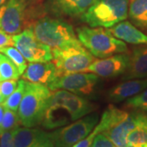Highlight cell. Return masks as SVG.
Masks as SVG:
<instances>
[{"label": "cell", "mask_w": 147, "mask_h": 147, "mask_svg": "<svg viewBox=\"0 0 147 147\" xmlns=\"http://www.w3.org/2000/svg\"><path fill=\"white\" fill-rule=\"evenodd\" d=\"M42 0H8L0 7V30L15 35L45 16Z\"/></svg>", "instance_id": "6da1fadb"}, {"label": "cell", "mask_w": 147, "mask_h": 147, "mask_svg": "<svg viewBox=\"0 0 147 147\" xmlns=\"http://www.w3.org/2000/svg\"><path fill=\"white\" fill-rule=\"evenodd\" d=\"M51 95L47 85L27 81L25 94L17 110L20 124L26 127L41 124Z\"/></svg>", "instance_id": "7a4b0ae2"}, {"label": "cell", "mask_w": 147, "mask_h": 147, "mask_svg": "<svg viewBox=\"0 0 147 147\" xmlns=\"http://www.w3.org/2000/svg\"><path fill=\"white\" fill-rule=\"evenodd\" d=\"M32 28L37 39L51 48L83 46L72 26L61 19L43 16L35 21Z\"/></svg>", "instance_id": "3957f363"}, {"label": "cell", "mask_w": 147, "mask_h": 147, "mask_svg": "<svg viewBox=\"0 0 147 147\" xmlns=\"http://www.w3.org/2000/svg\"><path fill=\"white\" fill-rule=\"evenodd\" d=\"M76 33L82 45L95 57L106 58L127 52L126 43L113 36L107 29L81 26Z\"/></svg>", "instance_id": "277c9868"}, {"label": "cell", "mask_w": 147, "mask_h": 147, "mask_svg": "<svg viewBox=\"0 0 147 147\" xmlns=\"http://www.w3.org/2000/svg\"><path fill=\"white\" fill-rule=\"evenodd\" d=\"M128 0H96L81 16L90 27L110 28L128 16Z\"/></svg>", "instance_id": "5b68a950"}, {"label": "cell", "mask_w": 147, "mask_h": 147, "mask_svg": "<svg viewBox=\"0 0 147 147\" xmlns=\"http://www.w3.org/2000/svg\"><path fill=\"white\" fill-rule=\"evenodd\" d=\"M52 53L53 62L56 65L57 77L83 72L96 60L94 56L84 46L64 49L52 48Z\"/></svg>", "instance_id": "8992f818"}, {"label": "cell", "mask_w": 147, "mask_h": 147, "mask_svg": "<svg viewBox=\"0 0 147 147\" xmlns=\"http://www.w3.org/2000/svg\"><path fill=\"white\" fill-rule=\"evenodd\" d=\"M99 120L97 113L84 116L67 126L59 127L51 132L55 147H73L88 137Z\"/></svg>", "instance_id": "52a82bcc"}, {"label": "cell", "mask_w": 147, "mask_h": 147, "mask_svg": "<svg viewBox=\"0 0 147 147\" xmlns=\"http://www.w3.org/2000/svg\"><path fill=\"white\" fill-rule=\"evenodd\" d=\"M12 39L13 45L29 62H47L53 60L52 48L37 39L32 27L12 35Z\"/></svg>", "instance_id": "ba28073f"}, {"label": "cell", "mask_w": 147, "mask_h": 147, "mask_svg": "<svg viewBox=\"0 0 147 147\" xmlns=\"http://www.w3.org/2000/svg\"><path fill=\"white\" fill-rule=\"evenodd\" d=\"M99 80V76L93 73L79 72L57 77L47 86L51 91L66 90L81 96H90L94 94Z\"/></svg>", "instance_id": "9c48e42d"}, {"label": "cell", "mask_w": 147, "mask_h": 147, "mask_svg": "<svg viewBox=\"0 0 147 147\" xmlns=\"http://www.w3.org/2000/svg\"><path fill=\"white\" fill-rule=\"evenodd\" d=\"M48 105H57L64 109L69 115L71 121L77 120L96 109V106L86 98L61 89L52 92Z\"/></svg>", "instance_id": "30bf717a"}, {"label": "cell", "mask_w": 147, "mask_h": 147, "mask_svg": "<svg viewBox=\"0 0 147 147\" xmlns=\"http://www.w3.org/2000/svg\"><path fill=\"white\" fill-rule=\"evenodd\" d=\"M130 56L119 53L109 57L95 60L83 72L93 73L102 78H114L126 72L129 65Z\"/></svg>", "instance_id": "8fae6325"}, {"label": "cell", "mask_w": 147, "mask_h": 147, "mask_svg": "<svg viewBox=\"0 0 147 147\" xmlns=\"http://www.w3.org/2000/svg\"><path fill=\"white\" fill-rule=\"evenodd\" d=\"M14 147H55L51 132L40 128L18 127L14 130Z\"/></svg>", "instance_id": "7c38bea8"}, {"label": "cell", "mask_w": 147, "mask_h": 147, "mask_svg": "<svg viewBox=\"0 0 147 147\" xmlns=\"http://www.w3.org/2000/svg\"><path fill=\"white\" fill-rule=\"evenodd\" d=\"M96 0H47L44 3L47 13L56 16H82Z\"/></svg>", "instance_id": "4fadbf2b"}, {"label": "cell", "mask_w": 147, "mask_h": 147, "mask_svg": "<svg viewBox=\"0 0 147 147\" xmlns=\"http://www.w3.org/2000/svg\"><path fill=\"white\" fill-rule=\"evenodd\" d=\"M137 122V113L126 112L124 115L115 121L111 127L102 133L110 139L117 147H126L127 138L134 128Z\"/></svg>", "instance_id": "5bb4252c"}, {"label": "cell", "mask_w": 147, "mask_h": 147, "mask_svg": "<svg viewBox=\"0 0 147 147\" xmlns=\"http://www.w3.org/2000/svg\"><path fill=\"white\" fill-rule=\"evenodd\" d=\"M57 78L56 65L53 61L30 62L22 74V79L31 83L47 85Z\"/></svg>", "instance_id": "9a60e30c"}, {"label": "cell", "mask_w": 147, "mask_h": 147, "mask_svg": "<svg viewBox=\"0 0 147 147\" xmlns=\"http://www.w3.org/2000/svg\"><path fill=\"white\" fill-rule=\"evenodd\" d=\"M147 88V78L128 79L117 84L107 92L110 101L119 103L142 92Z\"/></svg>", "instance_id": "2e32d148"}, {"label": "cell", "mask_w": 147, "mask_h": 147, "mask_svg": "<svg viewBox=\"0 0 147 147\" xmlns=\"http://www.w3.org/2000/svg\"><path fill=\"white\" fill-rule=\"evenodd\" d=\"M147 78V45L136 47L130 56L123 80Z\"/></svg>", "instance_id": "e0dca14e"}, {"label": "cell", "mask_w": 147, "mask_h": 147, "mask_svg": "<svg viewBox=\"0 0 147 147\" xmlns=\"http://www.w3.org/2000/svg\"><path fill=\"white\" fill-rule=\"evenodd\" d=\"M107 30L113 36L123 42L136 45H147L146 34L129 21H120Z\"/></svg>", "instance_id": "ac0fdd59"}, {"label": "cell", "mask_w": 147, "mask_h": 147, "mask_svg": "<svg viewBox=\"0 0 147 147\" xmlns=\"http://www.w3.org/2000/svg\"><path fill=\"white\" fill-rule=\"evenodd\" d=\"M71 122L70 116L65 110L57 106L48 105L41 125L45 129H55L68 124Z\"/></svg>", "instance_id": "d6986e66"}, {"label": "cell", "mask_w": 147, "mask_h": 147, "mask_svg": "<svg viewBox=\"0 0 147 147\" xmlns=\"http://www.w3.org/2000/svg\"><path fill=\"white\" fill-rule=\"evenodd\" d=\"M127 142L134 146L147 145V114L145 112L137 113L136 125L129 132Z\"/></svg>", "instance_id": "ffe728a7"}, {"label": "cell", "mask_w": 147, "mask_h": 147, "mask_svg": "<svg viewBox=\"0 0 147 147\" xmlns=\"http://www.w3.org/2000/svg\"><path fill=\"white\" fill-rule=\"evenodd\" d=\"M128 16L136 26L147 31V0H131Z\"/></svg>", "instance_id": "44dd1931"}, {"label": "cell", "mask_w": 147, "mask_h": 147, "mask_svg": "<svg viewBox=\"0 0 147 147\" xmlns=\"http://www.w3.org/2000/svg\"><path fill=\"white\" fill-rule=\"evenodd\" d=\"M27 81L25 79H21L17 82V86L14 92L6 99L2 105L4 107V109L17 111L21 100L23 98V96L25 94L26 87Z\"/></svg>", "instance_id": "7402d4cb"}, {"label": "cell", "mask_w": 147, "mask_h": 147, "mask_svg": "<svg viewBox=\"0 0 147 147\" xmlns=\"http://www.w3.org/2000/svg\"><path fill=\"white\" fill-rule=\"evenodd\" d=\"M0 53L4 54L7 57L9 58L11 61L15 64L16 68L19 70L20 74L22 75V74L24 73V71L26 70L27 67L26 60L18 51V49L11 46H8V47H1Z\"/></svg>", "instance_id": "603a6c76"}, {"label": "cell", "mask_w": 147, "mask_h": 147, "mask_svg": "<svg viewBox=\"0 0 147 147\" xmlns=\"http://www.w3.org/2000/svg\"><path fill=\"white\" fill-rule=\"evenodd\" d=\"M0 76L1 82L10 79H17L21 76L18 69L8 57L5 58L0 62Z\"/></svg>", "instance_id": "cb8c5ba5"}, {"label": "cell", "mask_w": 147, "mask_h": 147, "mask_svg": "<svg viewBox=\"0 0 147 147\" xmlns=\"http://www.w3.org/2000/svg\"><path fill=\"white\" fill-rule=\"evenodd\" d=\"M124 106L141 112H147V88L139 94L128 98Z\"/></svg>", "instance_id": "d4e9b609"}, {"label": "cell", "mask_w": 147, "mask_h": 147, "mask_svg": "<svg viewBox=\"0 0 147 147\" xmlns=\"http://www.w3.org/2000/svg\"><path fill=\"white\" fill-rule=\"evenodd\" d=\"M20 125L19 118L16 111L4 109L3 120L0 124V133L3 131L14 130Z\"/></svg>", "instance_id": "484cf974"}, {"label": "cell", "mask_w": 147, "mask_h": 147, "mask_svg": "<svg viewBox=\"0 0 147 147\" xmlns=\"http://www.w3.org/2000/svg\"><path fill=\"white\" fill-rule=\"evenodd\" d=\"M17 82L18 81L16 79H10L0 82V95L3 102L16 89Z\"/></svg>", "instance_id": "4316f807"}, {"label": "cell", "mask_w": 147, "mask_h": 147, "mask_svg": "<svg viewBox=\"0 0 147 147\" xmlns=\"http://www.w3.org/2000/svg\"><path fill=\"white\" fill-rule=\"evenodd\" d=\"M90 147H117L102 132L96 134Z\"/></svg>", "instance_id": "83f0119b"}, {"label": "cell", "mask_w": 147, "mask_h": 147, "mask_svg": "<svg viewBox=\"0 0 147 147\" xmlns=\"http://www.w3.org/2000/svg\"><path fill=\"white\" fill-rule=\"evenodd\" d=\"M14 130L0 133V147H14Z\"/></svg>", "instance_id": "f1b7e54d"}, {"label": "cell", "mask_w": 147, "mask_h": 147, "mask_svg": "<svg viewBox=\"0 0 147 147\" xmlns=\"http://www.w3.org/2000/svg\"><path fill=\"white\" fill-rule=\"evenodd\" d=\"M13 45L12 35L7 34L4 31L0 30V48L1 47H8Z\"/></svg>", "instance_id": "f546056e"}, {"label": "cell", "mask_w": 147, "mask_h": 147, "mask_svg": "<svg viewBox=\"0 0 147 147\" xmlns=\"http://www.w3.org/2000/svg\"><path fill=\"white\" fill-rule=\"evenodd\" d=\"M3 114H4V107L3 106L2 104H0V124H1L2 120H3Z\"/></svg>", "instance_id": "4dcf8cb0"}, {"label": "cell", "mask_w": 147, "mask_h": 147, "mask_svg": "<svg viewBox=\"0 0 147 147\" xmlns=\"http://www.w3.org/2000/svg\"><path fill=\"white\" fill-rule=\"evenodd\" d=\"M126 147H147V145H144V146H134V145H131V144H127Z\"/></svg>", "instance_id": "1f68e13d"}, {"label": "cell", "mask_w": 147, "mask_h": 147, "mask_svg": "<svg viewBox=\"0 0 147 147\" xmlns=\"http://www.w3.org/2000/svg\"><path fill=\"white\" fill-rule=\"evenodd\" d=\"M5 57L6 56H3V55H2V54L0 53V62H1V61H2L4 59V58H5Z\"/></svg>", "instance_id": "d6a6232c"}, {"label": "cell", "mask_w": 147, "mask_h": 147, "mask_svg": "<svg viewBox=\"0 0 147 147\" xmlns=\"http://www.w3.org/2000/svg\"><path fill=\"white\" fill-rule=\"evenodd\" d=\"M5 2H6V0H0V7L3 5Z\"/></svg>", "instance_id": "836d02e7"}, {"label": "cell", "mask_w": 147, "mask_h": 147, "mask_svg": "<svg viewBox=\"0 0 147 147\" xmlns=\"http://www.w3.org/2000/svg\"><path fill=\"white\" fill-rule=\"evenodd\" d=\"M3 102V100H2V97H1V95H0V104H2Z\"/></svg>", "instance_id": "e575fe53"}, {"label": "cell", "mask_w": 147, "mask_h": 147, "mask_svg": "<svg viewBox=\"0 0 147 147\" xmlns=\"http://www.w3.org/2000/svg\"><path fill=\"white\" fill-rule=\"evenodd\" d=\"M0 82H1V76H0Z\"/></svg>", "instance_id": "d590c367"}]
</instances>
